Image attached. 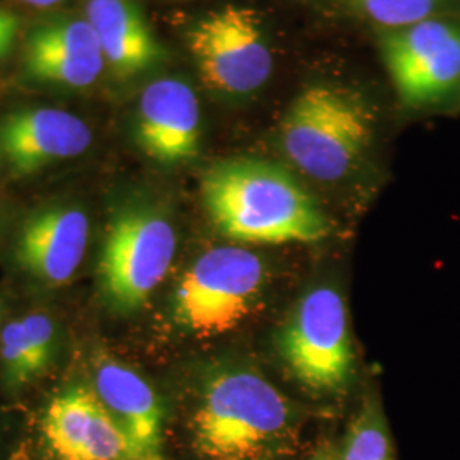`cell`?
Here are the masks:
<instances>
[{
  "label": "cell",
  "instance_id": "obj_1",
  "mask_svg": "<svg viewBox=\"0 0 460 460\" xmlns=\"http://www.w3.org/2000/svg\"><path fill=\"white\" fill-rule=\"evenodd\" d=\"M201 201L215 229L243 244H311L329 235V220L313 193L287 167L232 157L208 167Z\"/></svg>",
  "mask_w": 460,
  "mask_h": 460
},
{
  "label": "cell",
  "instance_id": "obj_2",
  "mask_svg": "<svg viewBox=\"0 0 460 460\" xmlns=\"http://www.w3.org/2000/svg\"><path fill=\"white\" fill-rule=\"evenodd\" d=\"M290 401L261 374L229 368L208 380L193 420L198 448L212 460H264L292 435Z\"/></svg>",
  "mask_w": 460,
  "mask_h": 460
},
{
  "label": "cell",
  "instance_id": "obj_3",
  "mask_svg": "<svg viewBox=\"0 0 460 460\" xmlns=\"http://www.w3.org/2000/svg\"><path fill=\"white\" fill-rule=\"evenodd\" d=\"M374 137V118L357 94L313 84L290 102L279 123V147L305 176L341 181L362 163Z\"/></svg>",
  "mask_w": 460,
  "mask_h": 460
},
{
  "label": "cell",
  "instance_id": "obj_4",
  "mask_svg": "<svg viewBox=\"0 0 460 460\" xmlns=\"http://www.w3.org/2000/svg\"><path fill=\"white\" fill-rule=\"evenodd\" d=\"M176 230L161 210L130 205L116 212L99 258V287L116 313L146 305L165 279L176 254Z\"/></svg>",
  "mask_w": 460,
  "mask_h": 460
},
{
  "label": "cell",
  "instance_id": "obj_5",
  "mask_svg": "<svg viewBox=\"0 0 460 460\" xmlns=\"http://www.w3.org/2000/svg\"><path fill=\"white\" fill-rule=\"evenodd\" d=\"M264 281L266 268L256 252L237 246L210 249L180 281L174 321L199 338L234 331L256 305Z\"/></svg>",
  "mask_w": 460,
  "mask_h": 460
},
{
  "label": "cell",
  "instance_id": "obj_6",
  "mask_svg": "<svg viewBox=\"0 0 460 460\" xmlns=\"http://www.w3.org/2000/svg\"><path fill=\"white\" fill-rule=\"evenodd\" d=\"M188 47L203 84L227 98L258 93L273 72V51L261 14L229 4L199 17Z\"/></svg>",
  "mask_w": 460,
  "mask_h": 460
},
{
  "label": "cell",
  "instance_id": "obj_7",
  "mask_svg": "<svg viewBox=\"0 0 460 460\" xmlns=\"http://www.w3.org/2000/svg\"><path fill=\"white\" fill-rule=\"evenodd\" d=\"M288 372L315 393L343 391L353 374V346L345 300L332 287H317L296 302L279 332Z\"/></svg>",
  "mask_w": 460,
  "mask_h": 460
},
{
  "label": "cell",
  "instance_id": "obj_8",
  "mask_svg": "<svg viewBox=\"0 0 460 460\" xmlns=\"http://www.w3.org/2000/svg\"><path fill=\"white\" fill-rule=\"evenodd\" d=\"M380 51L399 99L410 108L444 102L460 89V21L435 16L389 30Z\"/></svg>",
  "mask_w": 460,
  "mask_h": 460
},
{
  "label": "cell",
  "instance_id": "obj_9",
  "mask_svg": "<svg viewBox=\"0 0 460 460\" xmlns=\"http://www.w3.org/2000/svg\"><path fill=\"white\" fill-rule=\"evenodd\" d=\"M135 138L140 150L163 165L184 164L199 152L201 113L190 84L164 77L142 91Z\"/></svg>",
  "mask_w": 460,
  "mask_h": 460
},
{
  "label": "cell",
  "instance_id": "obj_10",
  "mask_svg": "<svg viewBox=\"0 0 460 460\" xmlns=\"http://www.w3.org/2000/svg\"><path fill=\"white\" fill-rule=\"evenodd\" d=\"M43 435L60 460H133L132 445L98 395L75 387L51 399Z\"/></svg>",
  "mask_w": 460,
  "mask_h": 460
},
{
  "label": "cell",
  "instance_id": "obj_11",
  "mask_svg": "<svg viewBox=\"0 0 460 460\" xmlns=\"http://www.w3.org/2000/svg\"><path fill=\"white\" fill-rule=\"evenodd\" d=\"M91 142L93 132L85 121L57 108L19 110L0 123V148L19 174L77 157Z\"/></svg>",
  "mask_w": 460,
  "mask_h": 460
},
{
  "label": "cell",
  "instance_id": "obj_12",
  "mask_svg": "<svg viewBox=\"0 0 460 460\" xmlns=\"http://www.w3.org/2000/svg\"><path fill=\"white\" fill-rule=\"evenodd\" d=\"M89 218L75 207H49L30 215L19 230L17 261L38 281L66 285L83 263Z\"/></svg>",
  "mask_w": 460,
  "mask_h": 460
},
{
  "label": "cell",
  "instance_id": "obj_13",
  "mask_svg": "<svg viewBox=\"0 0 460 460\" xmlns=\"http://www.w3.org/2000/svg\"><path fill=\"white\" fill-rule=\"evenodd\" d=\"M24 68L38 83L81 89L98 81L104 57L87 19H51L28 34Z\"/></svg>",
  "mask_w": 460,
  "mask_h": 460
},
{
  "label": "cell",
  "instance_id": "obj_14",
  "mask_svg": "<svg viewBox=\"0 0 460 460\" xmlns=\"http://www.w3.org/2000/svg\"><path fill=\"white\" fill-rule=\"evenodd\" d=\"M94 387L102 406L127 433L133 460L155 457L163 440L164 412L147 380L127 365L104 358L98 363Z\"/></svg>",
  "mask_w": 460,
  "mask_h": 460
},
{
  "label": "cell",
  "instance_id": "obj_15",
  "mask_svg": "<svg viewBox=\"0 0 460 460\" xmlns=\"http://www.w3.org/2000/svg\"><path fill=\"white\" fill-rule=\"evenodd\" d=\"M85 19L116 75L133 77L164 60V49L133 0H89Z\"/></svg>",
  "mask_w": 460,
  "mask_h": 460
},
{
  "label": "cell",
  "instance_id": "obj_16",
  "mask_svg": "<svg viewBox=\"0 0 460 460\" xmlns=\"http://www.w3.org/2000/svg\"><path fill=\"white\" fill-rule=\"evenodd\" d=\"M341 460H393L385 421L372 402L363 406L348 429Z\"/></svg>",
  "mask_w": 460,
  "mask_h": 460
},
{
  "label": "cell",
  "instance_id": "obj_17",
  "mask_svg": "<svg viewBox=\"0 0 460 460\" xmlns=\"http://www.w3.org/2000/svg\"><path fill=\"white\" fill-rule=\"evenodd\" d=\"M450 2L452 0H360V5L367 16L389 31L438 16Z\"/></svg>",
  "mask_w": 460,
  "mask_h": 460
},
{
  "label": "cell",
  "instance_id": "obj_18",
  "mask_svg": "<svg viewBox=\"0 0 460 460\" xmlns=\"http://www.w3.org/2000/svg\"><path fill=\"white\" fill-rule=\"evenodd\" d=\"M0 341L4 376L9 387H21L31 382L38 376V372L22 321H13L5 324Z\"/></svg>",
  "mask_w": 460,
  "mask_h": 460
},
{
  "label": "cell",
  "instance_id": "obj_19",
  "mask_svg": "<svg viewBox=\"0 0 460 460\" xmlns=\"http://www.w3.org/2000/svg\"><path fill=\"white\" fill-rule=\"evenodd\" d=\"M21 321L24 324L28 343L33 353L34 367L40 376L49 367L53 355V343H55L53 321L45 313L28 314Z\"/></svg>",
  "mask_w": 460,
  "mask_h": 460
},
{
  "label": "cell",
  "instance_id": "obj_20",
  "mask_svg": "<svg viewBox=\"0 0 460 460\" xmlns=\"http://www.w3.org/2000/svg\"><path fill=\"white\" fill-rule=\"evenodd\" d=\"M19 34V19L9 9L0 7V60L13 49Z\"/></svg>",
  "mask_w": 460,
  "mask_h": 460
},
{
  "label": "cell",
  "instance_id": "obj_21",
  "mask_svg": "<svg viewBox=\"0 0 460 460\" xmlns=\"http://www.w3.org/2000/svg\"><path fill=\"white\" fill-rule=\"evenodd\" d=\"M22 2L34 5V7H51L55 4H60L62 0H22Z\"/></svg>",
  "mask_w": 460,
  "mask_h": 460
},
{
  "label": "cell",
  "instance_id": "obj_22",
  "mask_svg": "<svg viewBox=\"0 0 460 460\" xmlns=\"http://www.w3.org/2000/svg\"><path fill=\"white\" fill-rule=\"evenodd\" d=\"M309 460H336V457H334V454H332L331 450H324V452H319V454H315L313 459Z\"/></svg>",
  "mask_w": 460,
  "mask_h": 460
},
{
  "label": "cell",
  "instance_id": "obj_23",
  "mask_svg": "<svg viewBox=\"0 0 460 460\" xmlns=\"http://www.w3.org/2000/svg\"><path fill=\"white\" fill-rule=\"evenodd\" d=\"M0 314H2V302H0Z\"/></svg>",
  "mask_w": 460,
  "mask_h": 460
},
{
  "label": "cell",
  "instance_id": "obj_24",
  "mask_svg": "<svg viewBox=\"0 0 460 460\" xmlns=\"http://www.w3.org/2000/svg\"><path fill=\"white\" fill-rule=\"evenodd\" d=\"M147 460H157V459H155V457H152V459H147Z\"/></svg>",
  "mask_w": 460,
  "mask_h": 460
}]
</instances>
